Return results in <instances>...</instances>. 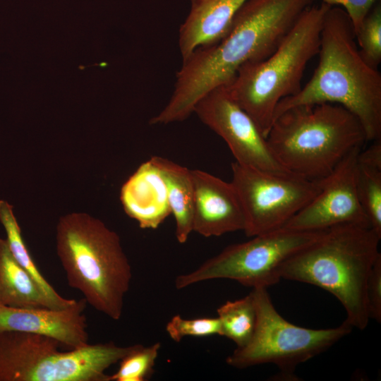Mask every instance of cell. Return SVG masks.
I'll list each match as a JSON object with an SVG mask.
<instances>
[{"label":"cell","mask_w":381,"mask_h":381,"mask_svg":"<svg viewBox=\"0 0 381 381\" xmlns=\"http://www.w3.org/2000/svg\"><path fill=\"white\" fill-rule=\"evenodd\" d=\"M314 0H247L226 35L217 44L194 50L176 73L174 90L151 125L182 121L212 90L226 86L244 64L273 54Z\"/></svg>","instance_id":"obj_1"},{"label":"cell","mask_w":381,"mask_h":381,"mask_svg":"<svg viewBox=\"0 0 381 381\" xmlns=\"http://www.w3.org/2000/svg\"><path fill=\"white\" fill-rule=\"evenodd\" d=\"M250 292L257 313L255 328L249 342L226 358L231 367L243 369L272 363L286 377H294L298 365L327 351L353 329L346 320L328 329L297 326L278 313L267 288H254Z\"/></svg>","instance_id":"obj_8"},{"label":"cell","mask_w":381,"mask_h":381,"mask_svg":"<svg viewBox=\"0 0 381 381\" xmlns=\"http://www.w3.org/2000/svg\"><path fill=\"white\" fill-rule=\"evenodd\" d=\"M126 214L143 229H156L171 214L164 181L150 160L142 164L121 190Z\"/></svg>","instance_id":"obj_16"},{"label":"cell","mask_w":381,"mask_h":381,"mask_svg":"<svg viewBox=\"0 0 381 381\" xmlns=\"http://www.w3.org/2000/svg\"><path fill=\"white\" fill-rule=\"evenodd\" d=\"M166 331L172 340L179 342L188 336L221 335V325L217 317L185 319L176 315L167 322Z\"/></svg>","instance_id":"obj_24"},{"label":"cell","mask_w":381,"mask_h":381,"mask_svg":"<svg viewBox=\"0 0 381 381\" xmlns=\"http://www.w3.org/2000/svg\"><path fill=\"white\" fill-rule=\"evenodd\" d=\"M330 6L321 2L307 8L273 54L243 65L224 86L265 138L279 103L302 87L307 64L318 54L321 30Z\"/></svg>","instance_id":"obj_6"},{"label":"cell","mask_w":381,"mask_h":381,"mask_svg":"<svg viewBox=\"0 0 381 381\" xmlns=\"http://www.w3.org/2000/svg\"><path fill=\"white\" fill-rule=\"evenodd\" d=\"M161 344L156 342L148 346L135 344L123 357L118 370L109 375V381H145L154 372Z\"/></svg>","instance_id":"obj_22"},{"label":"cell","mask_w":381,"mask_h":381,"mask_svg":"<svg viewBox=\"0 0 381 381\" xmlns=\"http://www.w3.org/2000/svg\"><path fill=\"white\" fill-rule=\"evenodd\" d=\"M232 180L248 237L273 231L285 224L319 193L322 179L310 180L231 164Z\"/></svg>","instance_id":"obj_10"},{"label":"cell","mask_w":381,"mask_h":381,"mask_svg":"<svg viewBox=\"0 0 381 381\" xmlns=\"http://www.w3.org/2000/svg\"><path fill=\"white\" fill-rule=\"evenodd\" d=\"M61 344L44 335L0 332V381H109L105 371L133 347L110 341L61 351Z\"/></svg>","instance_id":"obj_7"},{"label":"cell","mask_w":381,"mask_h":381,"mask_svg":"<svg viewBox=\"0 0 381 381\" xmlns=\"http://www.w3.org/2000/svg\"><path fill=\"white\" fill-rule=\"evenodd\" d=\"M150 160L165 184L169 206L176 221V239L184 243L193 231L194 189L191 169L158 156Z\"/></svg>","instance_id":"obj_17"},{"label":"cell","mask_w":381,"mask_h":381,"mask_svg":"<svg viewBox=\"0 0 381 381\" xmlns=\"http://www.w3.org/2000/svg\"><path fill=\"white\" fill-rule=\"evenodd\" d=\"M282 228L230 245L195 270L176 277L177 289L217 279L234 280L252 289L277 284L284 262L318 240L325 231Z\"/></svg>","instance_id":"obj_9"},{"label":"cell","mask_w":381,"mask_h":381,"mask_svg":"<svg viewBox=\"0 0 381 381\" xmlns=\"http://www.w3.org/2000/svg\"><path fill=\"white\" fill-rule=\"evenodd\" d=\"M366 303L368 316L381 322V255L374 263L366 286Z\"/></svg>","instance_id":"obj_25"},{"label":"cell","mask_w":381,"mask_h":381,"mask_svg":"<svg viewBox=\"0 0 381 381\" xmlns=\"http://www.w3.org/2000/svg\"><path fill=\"white\" fill-rule=\"evenodd\" d=\"M87 302L83 298L64 309L12 308L0 305V332L16 331L49 337L72 349L88 343Z\"/></svg>","instance_id":"obj_14"},{"label":"cell","mask_w":381,"mask_h":381,"mask_svg":"<svg viewBox=\"0 0 381 381\" xmlns=\"http://www.w3.org/2000/svg\"><path fill=\"white\" fill-rule=\"evenodd\" d=\"M331 6L339 5L345 10L353 25L355 34L363 18L380 0H321Z\"/></svg>","instance_id":"obj_26"},{"label":"cell","mask_w":381,"mask_h":381,"mask_svg":"<svg viewBox=\"0 0 381 381\" xmlns=\"http://www.w3.org/2000/svg\"><path fill=\"white\" fill-rule=\"evenodd\" d=\"M0 222L4 228L11 254L34 279L52 308L64 309L74 304L75 299L62 297L42 274L23 241L13 206L4 200H0Z\"/></svg>","instance_id":"obj_20"},{"label":"cell","mask_w":381,"mask_h":381,"mask_svg":"<svg viewBox=\"0 0 381 381\" xmlns=\"http://www.w3.org/2000/svg\"><path fill=\"white\" fill-rule=\"evenodd\" d=\"M380 238L370 228L332 227L290 257L282 267L281 277L329 292L344 307L345 320L353 328L363 330L370 320L366 286L373 266L381 255Z\"/></svg>","instance_id":"obj_3"},{"label":"cell","mask_w":381,"mask_h":381,"mask_svg":"<svg viewBox=\"0 0 381 381\" xmlns=\"http://www.w3.org/2000/svg\"><path fill=\"white\" fill-rule=\"evenodd\" d=\"M318 54L312 78L298 93L279 103L274 119L293 107L334 103L358 119L368 142L380 140L381 74L362 57L352 21L341 7L327 11Z\"/></svg>","instance_id":"obj_2"},{"label":"cell","mask_w":381,"mask_h":381,"mask_svg":"<svg viewBox=\"0 0 381 381\" xmlns=\"http://www.w3.org/2000/svg\"><path fill=\"white\" fill-rule=\"evenodd\" d=\"M193 113L226 142L236 162L270 172L293 174L276 159L255 121L232 99L224 86L204 95Z\"/></svg>","instance_id":"obj_11"},{"label":"cell","mask_w":381,"mask_h":381,"mask_svg":"<svg viewBox=\"0 0 381 381\" xmlns=\"http://www.w3.org/2000/svg\"><path fill=\"white\" fill-rule=\"evenodd\" d=\"M191 175L193 231L211 237L244 231V212L232 183L200 169H191Z\"/></svg>","instance_id":"obj_13"},{"label":"cell","mask_w":381,"mask_h":381,"mask_svg":"<svg viewBox=\"0 0 381 381\" xmlns=\"http://www.w3.org/2000/svg\"><path fill=\"white\" fill-rule=\"evenodd\" d=\"M362 148L352 150L322 179L319 193L283 228L304 231H324L339 225L370 228L356 184L357 156Z\"/></svg>","instance_id":"obj_12"},{"label":"cell","mask_w":381,"mask_h":381,"mask_svg":"<svg viewBox=\"0 0 381 381\" xmlns=\"http://www.w3.org/2000/svg\"><path fill=\"white\" fill-rule=\"evenodd\" d=\"M0 305L12 308H52L34 279L0 238Z\"/></svg>","instance_id":"obj_18"},{"label":"cell","mask_w":381,"mask_h":381,"mask_svg":"<svg viewBox=\"0 0 381 381\" xmlns=\"http://www.w3.org/2000/svg\"><path fill=\"white\" fill-rule=\"evenodd\" d=\"M190 9L179 32V46L185 60L196 49L219 42L247 0H190Z\"/></svg>","instance_id":"obj_15"},{"label":"cell","mask_w":381,"mask_h":381,"mask_svg":"<svg viewBox=\"0 0 381 381\" xmlns=\"http://www.w3.org/2000/svg\"><path fill=\"white\" fill-rule=\"evenodd\" d=\"M221 336L241 348L250 340L256 325L257 313L251 292L241 298L227 301L217 310Z\"/></svg>","instance_id":"obj_21"},{"label":"cell","mask_w":381,"mask_h":381,"mask_svg":"<svg viewBox=\"0 0 381 381\" xmlns=\"http://www.w3.org/2000/svg\"><path fill=\"white\" fill-rule=\"evenodd\" d=\"M56 251L68 285L112 320L121 318L132 271L119 235L87 213L60 217Z\"/></svg>","instance_id":"obj_4"},{"label":"cell","mask_w":381,"mask_h":381,"mask_svg":"<svg viewBox=\"0 0 381 381\" xmlns=\"http://www.w3.org/2000/svg\"><path fill=\"white\" fill-rule=\"evenodd\" d=\"M356 38L363 59L373 68L378 69L381 62V6L375 4L363 18Z\"/></svg>","instance_id":"obj_23"},{"label":"cell","mask_w":381,"mask_h":381,"mask_svg":"<svg viewBox=\"0 0 381 381\" xmlns=\"http://www.w3.org/2000/svg\"><path fill=\"white\" fill-rule=\"evenodd\" d=\"M266 139L284 168L310 180L326 177L352 150L368 142L358 119L329 102L287 109L274 119Z\"/></svg>","instance_id":"obj_5"},{"label":"cell","mask_w":381,"mask_h":381,"mask_svg":"<svg viewBox=\"0 0 381 381\" xmlns=\"http://www.w3.org/2000/svg\"><path fill=\"white\" fill-rule=\"evenodd\" d=\"M356 184L360 202L370 229L381 237V139L359 151Z\"/></svg>","instance_id":"obj_19"}]
</instances>
